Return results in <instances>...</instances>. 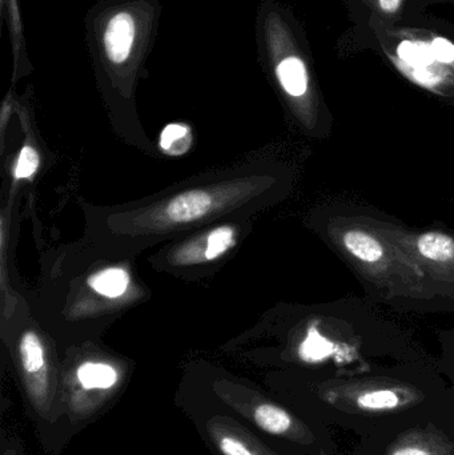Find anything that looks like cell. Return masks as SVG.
Masks as SVG:
<instances>
[{
	"label": "cell",
	"mask_w": 454,
	"mask_h": 455,
	"mask_svg": "<svg viewBox=\"0 0 454 455\" xmlns=\"http://www.w3.org/2000/svg\"><path fill=\"white\" fill-rule=\"evenodd\" d=\"M354 455H454V395L364 438Z\"/></svg>",
	"instance_id": "3"
},
{
	"label": "cell",
	"mask_w": 454,
	"mask_h": 455,
	"mask_svg": "<svg viewBox=\"0 0 454 455\" xmlns=\"http://www.w3.org/2000/svg\"><path fill=\"white\" fill-rule=\"evenodd\" d=\"M138 32V23L127 11H119L108 19L103 31V47L111 63L122 64L131 58Z\"/></svg>",
	"instance_id": "6"
},
{
	"label": "cell",
	"mask_w": 454,
	"mask_h": 455,
	"mask_svg": "<svg viewBox=\"0 0 454 455\" xmlns=\"http://www.w3.org/2000/svg\"><path fill=\"white\" fill-rule=\"evenodd\" d=\"M380 3L381 10L386 13H394L399 10L400 4H402V0H378Z\"/></svg>",
	"instance_id": "18"
},
{
	"label": "cell",
	"mask_w": 454,
	"mask_h": 455,
	"mask_svg": "<svg viewBox=\"0 0 454 455\" xmlns=\"http://www.w3.org/2000/svg\"><path fill=\"white\" fill-rule=\"evenodd\" d=\"M216 443L223 455H258L243 438L231 433H220L216 437Z\"/></svg>",
	"instance_id": "15"
},
{
	"label": "cell",
	"mask_w": 454,
	"mask_h": 455,
	"mask_svg": "<svg viewBox=\"0 0 454 455\" xmlns=\"http://www.w3.org/2000/svg\"><path fill=\"white\" fill-rule=\"evenodd\" d=\"M331 424L370 437L418 411H426L452 393L432 382L410 381L396 376L331 379L317 389Z\"/></svg>",
	"instance_id": "1"
},
{
	"label": "cell",
	"mask_w": 454,
	"mask_h": 455,
	"mask_svg": "<svg viewBox=\"0 0 454 455\" xmlns=\"http://www.w3.org/2000/svg\"><path fill=\"white\" fill-rule=\"evenodd\" d=\"M328 235L357 272L389 299L429 301L436 297L426 273L378 229L375 219H335Z\"/></svg>",
	"instance_id": "2"
},
{
	"label": "cell",
	"mask_w": 454,
	"mask_h": 455,
	"mask_svg": "<svg viewBox=\"0 0 454 455\" xmlns=\"http://www.w3.org/2000/svg\"><path fill=\"white\" fill-rule=\"evenodd\" d=\"M19 352L31 400L37 408L44 409L48 405L47 363L44 347L36 333L24 334Z\"/></svg>",
	"instance_id": "5"
},
{
	"label": "cell",
	"mask_w": 454,
	"mask_h": 455,
	"mask_svg": "<svg viewBox=\"0 0 454 455\" xmlns=\"http://www.w3.org/2000/svg\"><path fill=\"white\" fill-rule=\"evenodd\" d=\"M212 205L213 197L208 192L196 189L184 192L171 200L165 208V213L172 223H191L204 218L212 210Z\"/></svg>",
	"instance_id": "7"
},
{
	"label": "cell",
	"mask_w": 454,
	"mask_h": 455,
	"mask_svg": "<svg viewBox=\"0 0 454 455\" xmlns=\"http://www.w3.org/2000/svg\"><path fill=\"white\" fill-rule=\"evenodd\" d=\"M77 382L88 392H107L116 387L119 374L114 366L104 363H85L76 371Z\"/></svg>",
	"instance_id": "9"
},
{
	"label": "cell",
	"mask_w": 454,
	"mask_h": 455,
	"mask_svg": "<svg viewBox=\"0 0 454 455\" xmlns=\"http://www.w3.org/2000/svg\"><path fill=\"white\" fill-rule=\"evenodd\" d=\"M252 419L255 424L268 435L292 437L298 430V425L293 417L285 409L275 403H264L256 406Z\"/></svg>",
	"instance_id": "8"
},
{
	"label": "cell",
	"mask_w": 454,
	"mask_h": 455,
	"mask_svg": "<svg viewBox=\"0 0 454 455\" xmlns=\"http://www.w3.org/2000/svg\"><path fill=\"white\" fill-rule=\"evenodd\" d=\"M276 74L280 84L288 95L293 98H301L306 95L308 90V74H307L306 64L301 59L295 56L285 58L277 66Z\"/></svg>",
	"instance_id": "10"
},
{
	"label": "cell",
	"mask_w": 454,
	"mask_h": 455,
	"mask_svg": "<svg viewBox=\"0 0 454 455\" xmlns=\"http://www.w3.org/2000/svg\"><path fill=\"white\" fill-rule=\"evenodd\" d=\"M434 59L440 63H452L454 61V45L450 40L436 37L431 44Z\"/></svg>",
	"instance_id": "17"
},
{
	"label": "cell",
	"mask_w": 454,
	"mask_h": 455,
	"mask_svg": "<svg viewBox=\"0 0 454 455\" xmlns=\"http://www.w3.org/2000/svg\"><path fill=\"white\" fill-rule=\"evenodd\" d=\"M397 53H399V58L402 61L412 64V66L418 67V69L424 68V67L436 60L434 52H432L431 45L418 44V43H412L410 40H404L399 45Z\"/></svg>",
	"instance_id": "14"
},
{
	"label": "cell",
	"mask_w": 454,
	"mask_h": 455,
	"mask_svg": "<svg viewBox=\"0 0 454 455\" xmlns=\"http://www.w3.org/2000/svg\"><path fill=\"white\" fill-rule=\"evenodd\" d=\"M39 155L32 147H24L19 155L15 167L16 179H29L36 172L39 167Z\"/></svg>",
	"instance_id": "16"
},
{
	"label": "cell",
	"mask_w": 454,
	"mask_h": 455,
	"mask_svg": "<svg viewBox=\"0 0 454 455\" xmlns=\"http://www.w3.org/2000/svg\"><path fill=\"white\" fill-rule=\"evenodd\" d=\"M236 243V233L234 228L219 227L210 233L207 237V249H205V259H216L223 256Z\"/></svg>",
	"instance_id": "13"
},
{
	"label": "cell",
	"mask_w": 454,
	"mask_h": 455,
	"mask_svg": "<svg viewBox=\"0 0 454 455\" xmlns=\"http://www.w3.org/2000/svg\"><path fill=\"white\" fill-rule=\"evenodd\" d=\"M191 130L186 124L173 123L167 125L160 135V148L167 155L180 156L191 148Z\"/></svg>",
	"instance_id": "12"
},
{
	"label": "cell",
	"mask_w": 454,
	"mask_h": 455,
	"mask_svg": "<svg viewBox=\"0 0 454 455\" xmlns=\"http://www.w3.org/2000/svg\"><path fill=\"white\" fill-rule=\"evenodd\" d=\"M88 285L101 296L116 299L127 291L130 275L122 267H108L88 280Z\"/></svg>",
	"instance_id": "11"
},
{
	"label": "cell",
	"mask_w": 454,
	"mask_h": 455,
	"mask_svg": "<svg viewBox=\"0 0 454 455\" xmlns=\"http://www.w3.org/2000/svg\"><path fill=\"white\" fill-rule=\"evenodd\" d=\"M378 229L412 257L440 291H454V235L444 230L424 232L375 220Z\"/></svg>",
	"instance_id": "4"
}]
</instances>
